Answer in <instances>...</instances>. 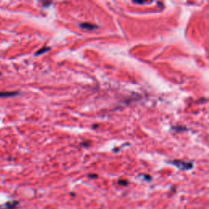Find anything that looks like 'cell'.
I'll use <instances>...</instances> for the list:
<instances>
[{"label": "cell", "instance_id": "3957f363", "mask_svg": "<svg viewBox=\"0 0 209 209\" xmlns=\"http://www.w3.org/2000/svg\"><path fill=\"white\" fill-rule=\"evenodd\" d=\"M18 205V202L17 201H12V202H8L6 203L5 207L7 209H17V207Z\"/></svg>", "mask_w": 209, "mask_h": 209}, {"label": "cell", "instance_id": "277c9868", "mask_svg": "<svg viewBox=\"0 0 209 209\" xmlns=\"http://www.w3.org/2000/svg\"><path fill=\"white\" fill-rule=\"evenodd\" d=\"M81 27L84 28V29H93L96 28L95 25H92L90 24H82L81 25Z\"/></svg>", "mask_w": 209, "mask_h": 209}, {"label": "cell", "instance_id": "5b68a950", "mask_svg": "<svg viewBox=\"0 0 209 209\" xmlns=\"http://www.w3.org/2000/svg\"><path fill=\"white\" fill-rule=\"evenodd\" d=\"M50 48H46V47H44V48L41 49V50L38 51V52L36 53V55H39V54H42V53H43L44 52H47V51H48Z\"/></svg>", "mask_w": 209, "mask_h": 209}, {"label": "cell", "instance_id": "8992f818", "mask_svg": "<svg viewBox=\"0 0 209 209\" xmlns=\"http://www.w3.org/2000/svg\"><path fill=\"white\" fill-rule=\"evenodd\" d=\"M118 183V185H127V180H120Z\"/></svg>", "mask_w": 209, "mask_h": 209}, {"label": "cell", "instance_id": "7a4b0ae2", "mask_svg": "<svg viewBox=\"0 0 209 209\" xmlns=\"http://www.w3.org/2000/svg\"><path fill=\"white\" fill-rule=\"evenodd\" d=\"M18 92H0V97H9L18 95Z\"/></svg>", "mask_w": 209, "mask_h": 209}, {"label": "cell", "instance_id": "ba28073f", "mask_svg": "<svg viewBox=\"0 0 209 209\" xmlns=\"http://www.w3.org/2000/svg\"><path fill=\"white\" fill-rule=\"evenodd\" d=\"M0 74H1V73H0Z\"/></svg>", "mask_w": 209, "mask_h": 209}, {"label": "cell", "instance_id": "52a82bcc", "mask_svg": "<svg viewBox=\"0 0 209 209\" xmlns=\"http://www.w3.org/2000/svg\"><path fill=\"white\" fill-rule=\"evenodd\" d=\"M89 176H90V177H95V178L97 177L96 175H89Z\"/></svg>", "mask_w": 209, "mask_h": 209}, {"label": "cell", "instance_id": "6da1fadb", "mask_svg": "<svg viewBox=\"0 0 209 209\" xmlns=\"http://www.w3.org/2000/svg\"><path fill=\"white\" fill-rule=\"evenodd\" d=\"M172 163L181 170H189L193 167V164L191 163H185L181 162V161H174L172 162Z\"/></svg>", "mask_w": 209, "mask_h": 209}]
</instances>
